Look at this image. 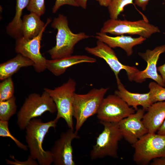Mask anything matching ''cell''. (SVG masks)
<instances>
[{
	"instance_id": "1",
	"label": "cell",
	"mask_w": 165,
	"mask_h": 165,
	"mask_svg": "<svg viewBox=\"0 0 165 165\" xmlns=\"http://www.w3.org/2000/svg\"><path fill=\"white\" fill-rule=\"evenodd\" d=\"M58 119L55 118L46 122L40 119L33 118L26 126L25 140L30 155L40 165H50L53 159L51 151H45L42 147L45 137L51 127L55 129Z\"/></svg>"
},
{
	"instance_id": "2",
	"label": "cell",
	"mask_w": 165,
	"mask_h": 165,
	"mask_svg": "<svg viewBox=\"0 0 165 165\" xmlns=\"http://www.w3.org/2000/svg\"><path fill=\"white\" fill-rule=\"evenodd\" d=\"M51 26L57 30L56 45L48 51L52 59L72 55L74 47L79 42L92 37L84 32L73 33L69 27L67 17L62 14L54 19Z\"/></svg>"
},
{
	"instance_id": "3",
	"label": "cell",
	"mask_w": 165,
	"mask_h": 165,
	"mask_svg": "<svg viewBox=\"0 0 165 165\" xmlns=\"http://www.w3.org/2000/svg\"><path fill=\"white\" fill-rule=\"evenodd\" d=\"M109 87L94 88L87 93H75L72 105L73 114L76 121L75 131L78 132L86 121L97 114L104 96Z\"/></svg>"
},
{
	"instance_id": "4",
	"label": "cell",
	"mask_w": 165,
	"mask_h": 165,
	"mask_svg": "<svg viewBox=\"0 0 165 165\" xmlns=\"http://www.w3.org/2000/svg\"><path fill=\"white\" fill-rule=\"evenodd\" d=\"M48 112H57L56 105L49 94L44 90L41 95L33 93L29 95L17 114V124L20 129L25 130L30 121Z\"/></svg>"
},
{
	"instance_id": "5",
	"label": "cell",
	"mask_w": 165,
	"mask_h": 165,
	"mask_svg": "<svg viewBox=\"0 0 165 165\" xmlns=\"http://www.w3.org/2000/svg\"><path fill=\"white\" fill-rule=\"evenodd\" d=\"M100 122L103 125L104 129L97 137L96 144L90 152L91 159L95 160L108 156L118 158V144L123 138L118 123Z\"/></svg>"
},
{
	"instance_id": "6",
	"label": "cell",
	"mask_w": 165,
	"mask_h": 165,
	"mask_svg": "<svg viewBox=\"0 0 165 165\" xmlns=\"http://www.w3.org/2000/svg\"><path fill=\"white\" fill-rule=\"evenodd\" d=\"M132 146L134 149V161L147 165L154 159L165 156V135L148 133Z\"/></svg>"
},
{
	"instance_id": "7",
	"label": "cell",
	"mask_w": 165,
	"mask_h": 165,
	"mask_svg": "<svg viewBox=\"0 0 165 165\" xmlns=\"http://www.w3.org/2000/svg\"><path fill=\"white\" fill-rule=\"evenodd\" d=\"M76 84L73 79L70 78L61 86L53 89L45 88L44 90L50 94L57 108L56 118L63 119L69 128L73 129V99L75 93Z\"/></svg>"
},
{
	"instance_id": "8",
	"label": "cell",
	"mask_w": 165,
	"mask_h": 165,
	"mask_svg": "<svg viewBox=\"0 0 165 165\" xmlns=\"http://www.w3.org/2000/svg\"><path fill=\"white\" fill-rule=\"evenodd\" d=\"M100 32L115 35H136L148 38L160 31L158 27L145 20L130 21L110 18L104 23Z\"/></svg>"
},
{
	"instance_id": "9",
	"label": "cell",
	"mask_w": 165,
	"mask_h": 165,
	"mask_svg": "<svg viewBox=\"0 0 165 165\" xmlns=\"http://www.w3.org/2000/svg\"><path fill=\"white\" fill-rule=\"evenodd\" d=\"M135 111L117 95L109 94L103 99L97 116L100 121L118 123Z\"/></svg>"
},
{
	"instance_id": "10",
	"label": "cell",
	"mask_w": 165,
	"mask_h": 165,
	"mask_svg": "<svg viewBox=\"0 0 165 165\" xmlns=\"http://www.w3.org/2000/svg\"><path fill=\"white\" fill-rule=\"evenodd\" d=\"M48 18L45 26L40 33L31 39H27L22 37L16 39L15 49L20 53L32 61L34 64L35 70L37 73L42 72L46 69V60L40 52L41 42L43 32L47 26L51 22Z\"/></svg>"
},
{
	"instance_id": "11",
	"label": "cell",
	"mask_w": 165,
	"mask_h": 165,
	"mask_svg": "<svg viewBox=\"0 0 165 165\" xmlns=\"http://www.w3.org/2000/svg\"><path fill=\"white\" fill-rule=\"evenodd\" d=\"M89 53L104 60L114 73L116 80L119 79V74L125 70L130 81H133L136 74L139 70L135 67L124 65L120 62L112 48L104 42L97 40L94 47L85 48Z\"/></svg>"
},
{
	"instance_id": "12",
	"label": "cell",
	"mask_w": 165,
	"mask_h": 165,
	"mask_svg": "<svg viewBox=\"0 0 165 165\" xmlns=\"http://www.w3.org/2000/svg\"><path fill=\"white\" fill-rule=\"evenodd\" d=\"M80 137L78 132L69 128L62 133L60 138L55 142L51 149L54 165H75L73 160L72 141Z\"/></svg>"
},
{
	"instance_id": "13",
	"label": "cell",
	"mask_w": 165,
	"mask_h": 165,
	"mask_svg": "<svg viewBox=\"0 0 165 165\" xmlns=\"http://www.w3.org/2000/svg\"><path fill=\"white\" fill-rule=\"evenodd\" d=\"M165 52V44L156 47L152 50H147L144 53L139 52V55L147 63L145 69L139 71L135 75L133 81L141 83L147 79H150L163 87L165 83L157 72L156 67L160 55Z\"/></svg>"
},
{
	"instance_id": "14",
	"label": "cell",
	"mask_w": 165,
	"mask_h": 165,
	"mask_svg": "<svg viewBox=\"0 0 165 165\" xmlns=\"http://www.w3.org/2000/svg\"><path fill=\"white\" fill-rule=\"evenodd\" d=\"M145 111L138 109L118 123L120 131L124 138L131 144L137 141L141 137L148 133L142 119Z\"/></svg>"
},
{
	"instance_id": "15",
	"label": "cell",
	"mask_w": 165,
	"mask_h": 165,
	"mask_svg": "<svg viewBox=\"0 0 165 165\" xmlns=\"http://www.w3.org/2000/svg\"><path fill=\"white\" fill-rule=\"evenodd\" d=\"M95 37L112 48L119 47L122 49L129 57L132 54L133 48L134 46L142 43L146 39L141 36L134 38L123 35L112 37L101 32L96 33Z\"/></svg>"
},
{
	"instance_id": "16",
	"label": "cell",
	"mask_w": 165,
	"mask_h": 165,
	"mask_svg": "<svg viewBox=\"0 0 165 165\" xmlns=\"http://www.w3.org/2000/svg\"><path fill=\"white\" fill-rule=\"evenodd\" d=\"M97 60L85 55H71L60 59L46 60V68L54 75L58 76L63 74L68 68L75 65L84 63H94Z\"/></svg>"
},
{
	"instance_id": "17",
	"label": "cell",
	"mask_w": 165,
	"mask_h": 165,
	"mask_svg": "<svg viewBox=\"0 0 165 165\" xmlns=\"http://www.w3.org/2000/svg\"><path fill=\"white\" fill-rule=\"evenodd\" d=\"M116 80L118 90L115 91V94L122 99L129 106H132L135 110L138 109V106H141L146 111L152 104L149 92L145 94L131 92L125 88L119 79Z\"/></svg>"
},
{
	"instance_id": "18",
	"label": "cell",
	"mask_w": 165,
	"mask_h": 165,
	"mask_svg": "<svg viewBox=\"0 0 165 165\" xmlns=\"http://www.w3.org/2000/svg\"><path fill=\"white\" fill-rule=\"evenodd\" d=\"M145 113L142 122L149 133H155L165 119V101L152 104Z\"/></svg>"
},
{
	"instance_id": "19",
	"label": "cell",
	"mask_w": 165,
	"mask_h": 165,
	"mask_svg": "<svg viewBox=\"0 0 165 165\" xmlns=\"http://www.w3.org/2000/svg\"><path fill=\"white\" fill-rule=\"evenodd\" d=\"M33 62L20 54L0 64V79L3 80L11 77L19 69L24 67H34Z\"/></svg>"
},
{
	"instance_id": "20",
	"label": "cell",
	"mask_w": 165,
	"mask_h": 165,
	"mask_svg": "<svg viewBox=\"0 0 165 165\" xmlns=\"http://www.w3.org/2000/svg\"><path fill=\"white\" fill-rule=\"evenodd\" d=\"M40 17L33 12L23 16L21 26L23 37L27 39H31L40 33L45 25Z\"/></svg>"
},
{
	"instance_id": "21",
	"label": "cell",
	"mask_w": 165,
	"mask_h": 165,
	"mask_svg": "<svg viewBox=\"0 0 165 165\" xmlns=\"http://www.w3.org/2000/svg\"><path fill=\"white\" fill-rule=\"evenodd\" d=\"M16 13L12 20L6 27L7 33L16 39L23 36L21 30L23 9L28 5L30 0H16Z\"/></svg>"
},
{
	"instance_id": "22",
	"label": "cell",
	"mask_w": 165,
	"mask_h": 165,
	"mask_svg": "<svg viewBox=\"0 0 165 165\" xmlns=\"http://www.w3.org/2000/svg\"><path fill=\"white\" fill-rule=\"evenodd\" d=\"M14 95L7 100L0 101V120L8 121L16 112L17 106Z\"/></svg>"
},
{
	"instance_id": "23",
	"label": "cell",
	"mask_w": 165,
	"mask_h": 165,
	"mask_svg": "<svg viewBox=\"0 0 165 165\" xmlns=\"http://www.w3.org/2000/svg\"><path fill=\"white\" fill-rule=\"evenodd\" d=\"M134 0H112L108 6L110 19H117L124 8L129 4H133Z\"/></svg>"
},
{
	"instance_id": "24",
	"label": "cell",
	"mask_w": 165,
	"mask_h": 165,
	"mask_svg": "<svg viewBox=\"0 0 165 165\" xmlns=\"http://www.w3.org/2000/svg\"><path fill=\"white\" fill-rule=\"evenodd\" d=\"M14 87L11 77L7 78L0 83V101L11 98L14 95Z\"/></svg>"
},
{
	"instance_id": "25",
	"label": "cell",
	"mask_w": 165,
	"mask_h": 165,
	"mask_svg": "<svg viewBox=\"0 0 165 165\" xmlns=\"http://www.w3.org/2000/svg\"><path fill=\"white\" fill-rule=\"evenodd\" d=\"M150 96L152 104L165 101V88L156 82H151L148 85Z\"/></svg>"
},
{
	"instance_id": "26",
	"label": "cell",
	"mask_w": 165,
	"mask_h": 165,
	"mask_svg": "<svg viewBox=\"0 0 165 165\" xmlns=\"http://www.w3.org/2000/svg\"><path fill=\"white\" fill-rule=\"evenodd\" d=\"M0 136L2 137H9L11 138L18 147L27 151L28 147L22 143L13 136L10 132L9 128L8 121L0 120Z\"/></svg>"
},
{
	"instance_id": "27",
	"label": "cell",
	"mask_w": 165,
	"mask_h": 165,
	"mask_svg": "<svg viewBox=\"0 0 165 165\" xmlns=\"http://www.w3.org/2000/svg\"><path fill=\"white\" fill-rule=\"evenodd\" d=\"M27 8L30 12L36 13L41 16L45 12V0H30Z\"/></svg>"
},
{
	"instance_id": "28",
	"label": "cell",
	"mask_w": 165,
	"mask_h": 165,
	"mask_svg": "<svg viewBox=\"0 0 165 165\" xmlns=\"http://www.w3.org/2000/svg\"><path fill=\"white\" fill-rule=\"evenodd\" d=\"M10 157L14 160V161H11L7 159L6 160V163L8 164L16 165H38V163L35 160L33 159L30 155L27 160L23 162L20 161L16 160L13 155H10Z\"/></svg>"
},
{
	"instance_id": "29",
	"label": "cell",
	"mask_w": 165,
	"mask_h": 165,
	"mask_svg": "<svg viewBox=\"0 0 165 165\" xmlns=\"http://www.w3.org/2000/svg\"><path fill=\"white\" fill-rule=\"evenodd\" d=\"M65 5L79 7L74 0H56L52 8V12L54 13H56L61 6Z\"/></svg>"
},
{
	"instance_id": "30",
	"label": "cell",
	"mask_w": 165,
	"mask_h": 165,
	"mask_svg": "<svg viewBox=\"0 0 165 165\" xmlns=\"http://www.w3.org/2000/svg\"><path fill=\"white\" fill-rule=\"evenodd\" d=\"M165 1V0H163ZM149 0H134L135 4L141 8L143 10L145 11L146 9Z\"/></svg>"
},
{
	"instance_id": "31",
	"label": "cell",
	"mask_w": 165,
	"mask_h": 165,
	"mask_svg": "<svg viewBox=\"0 0 165 165\" xmlns=\"http://www.w3.org/2000/svg\"><path fill=\"white\" fill-rule=\"evenodd\" d=\"M151 165H165V156L153 159Z\"/></svg>"
},
{
	"instance_id": "32",
	"label": "cell",
	"mask_w": 165,
	"mask_h": 165,
	"mask_svg": "<svg viewBox=\"0 0 165 165\" xmlns=\"http://www.w3.org/2000/svg\"><path fill=\"white\" fill-rule=\"evenodd\" d=\"M157 70L160 74L163 82L165 83V63L158 67Z\"/></svg>"
},
{
	"instance_id": "33",
	"label": "cell",
	"mask_w": 165,
	"mask_h": 165,
	"mask_svg": "<svg viewBox=\"0 0 165 165\" xmlns=\"http://www.w3.org/2000/svg\"><path fill=\"white\" fill-rule=\"evenodd\" d=\"M75 2L80 6L84 9H86L87 7V2L88 0H74Z\"/></svg>"
},
{
	"instance_id": "34",
	"label": "cell",
	"mask_w": 165,
	"mask_h": 165,
	"mask_svg": "<svg viewBox=\"0 0 165 165\" xmlns=\"http://www.w3.org/2000/svg\"><path fill=\"white\" fill-rule=\"evenodd\" d=\"M102 6L108 7L112 0H96Z\"/></svg>"
},
{
	"instance_id": "35",
	"label": "cell",
	"mask_w": 165,
	"mask_h": 165,
	"mask_svg": "<svg viewBox=\"0 0 165 165\" xmlns=\"http://www.w3.org/2000/svg\"><path fill=\"white\" fill-rule=\"evenodd\" d=\"M157 134L165 135V119L158 130Z\"/></svg>"
}]
</instances>
